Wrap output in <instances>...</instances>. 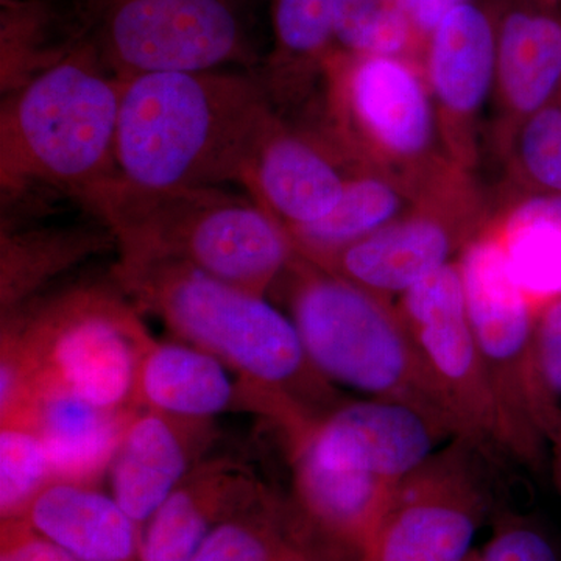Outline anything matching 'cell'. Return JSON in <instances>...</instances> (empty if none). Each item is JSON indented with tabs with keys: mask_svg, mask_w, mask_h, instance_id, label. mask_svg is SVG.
<instances>
[{
	"mask_svg": "<svg viewBox=\"0 0 561 561\" xmlns=\"http://www.w3.org/2000/svg\"><path fill=\"white\" fill-rule=\"evenodd\" d=\"M309 359L339 386L426 413L453 438L398 306L295 254L275 284Z\"/></svg>",
	"mask_w": 561,
	"mask_h": 561,
	"instance_id": "8992f818",
	"label": "cell"
},
{
	"mask_svg": "<svg viewBox=\"0 0 561 561\" xmlns=\"http://www.w3.org/2000/svg\"><path fill=\"white\" fill-rule=\"evenodd\" d=\"M468 2L471 0H411L413 24H415L416 35H419L421 51H423L427 36L435 31V27L453 10L459 9L460 5Z\"/></svg>",
	"mask_w": 561,
	"mask_h": 561,
	"instance_id": "d590c367",
	"label": "cell"
},
{
	"mask_svg": "<svg viewBox=\"0 0 561 561\" xmlns=\"http://www.w3.org/2000/svg\"><path fill=\"white\" fill-rule=\"evenodd\" d=\"M335 5L337 0H273V49L260 77L276 110L323 77L334 49Z\"/></svg>",
	"mask_w": 561,
	"mask_h": 561,
	"instance_id": "cb8c5ba5",
	"label": "cell"
},
{
	"mask_svg": "<svg viewBox=\"0 0 561 561\" xmlns=\"http://www.w3.org/2000/svg\"><path fill=\"white\" fill-rule=\"evenodd\" d=\"M457 261L468 319L500 408L505 453L540 470L549 454V427L561 408L545 397L535 370L538 306L513 275L491 228L479 231Z\"/></svg>",
	"mask_w": 561,
	"mask_h": 561,
	"instance_id": "52a82bcc",
	"label": "cell"
},
{
	"mask_svg": "<svg viewBox=\"0 0 561 561\" xmlns=\"http://www.w3.org/2000/svg\"><path fill=\"white\" fill-rule=\"evenodd\" d=\"M323 77L339 139L379 169L434 180L437 108L423 69L408 57H357L332 49ZM448 173V172H443ZM398 179V176H397Z\"/></svg>",
	"mask_w": 561,
	"mask_h": 561,
	"instance_id": "9c48e42d",
	"label": "cell"
},
{
	"mask_svg": "<svg viewBox=\"0 0 561 561\" xmlns=\"http://www.w3.org/2000/svg\"><path fill=\"white\" fill-rule=\"evenodd\" d=\"M79 203L113 236L122 262H181L267 297L294 261L286 228L221 187L158 190L114 176Z\"/></svg>",
	"mask_w": 561,
	"mask_h": 561,
	"instance_id": "3957f363",
	"label": "cell"
},
{
	"mask_svg": "<svg viewBox=\"0 0 561 561\" xmlns=\"http://www.w3.org/2000/svg\"><path fill=\"white\" fill-rule=\"evenodd\" d=\"M481 449L453 442L409 474L391 494L365 561H468L490 511L479 467Z\"/></svg>",
	"mask_w": 561,
	"mask_h": 561,
	"instance_id": "30bf717a",
	"label": "cell"
},
{
	"mask_svg": "<svg viewBox=\"0 0 561 561\" xmlns=\"http://www.w3.org/2000/svg\"><path fill=\"white\" fill-rule=\"evenodd\" d=\"M397 306L453 438H463L481 451L505 453L501 412L468 319L459 261L404 291Z\"/></svg>",
	"mask_w": 561,
	"mask_h": 561,
	"instance_id": "8fae6325",
	"label": "cell"
},
{
	"mask_svg": "<svg viewBox=\"0 0 561 561\" xmlns=\"http://www.w3.org/2000/svg\"><path fill=\"white\" fill-rule=\"evenodd\" d=\"M294 502L302 522L324 540L364 557L400 483L324 467L302 449L290 451Z\"/></svg>",
	"mask_w": 561,
	"mask_h": 561,
	"instance_id": "ffe728a7",
	"label": "cell"
},
{
	"mask_svg": "<svg viewBox=\"0 0 561 561\" xmlns=\"http://www.w3.org/2000/svg\"><path fill=\"white\" fill-rule=\"evenodd\" d=\"M300 529L294 502L267 490L210 531L192 561H278Z\"/></svg>",
	"mask_w": 561,
	"mask_h": 561,
	"instance_id": "4316f807",
	"label": "cell"
},
{
	"mask_svg": "<svg viewBox=\"0 0 561 561\" xmlns=\"http://www.w3.org/2000/svg\"><path fill=\"white\" fill-rule=\"evenodd\" d=\"M561 99V98H560Z\"/></svg>",
	"mask_w": 561,
	"mask_h": 561,
	"instance_id": "60d3db41",
	"label": "cell"
},
{
	"mask_svg": "<svg viewBox=\"0 0 561 561\" xmlns=\"http://www.w3.org/2000/svg\"><path fill=\"white\" fill-rule=\"evenodd\" d=\"M228 370L224 362L191 343L153 339L140 359L135 409L198 421L249 412L245 387Z\"/></svg>",
	"mask_w": 561,
	"mask_h": 561,
	"instance_id": "d6986e66",
	"label": "cell"
},
{
	"mask_svg": "<svg viewBox=\"0 0 561 561\" xmlns=\"http://www.w3.org/2000/svg\"><path fill=\"white\" fill-rule=\"evenodd\" d=\"M511 154L529 192L561 197V99L513 127Z\"/></svg>",
	"mask_w": 561,
	"mask_h": 561,
	"instance_id": "4dcf8cb0",
	"label": "cell"
},
{
	"mask_svg": "<svg viewBox=\"0 0 561 561\" xmlns=\"http://www.w3.org/2000/svg\"><path fill=\"white\" fill-rule=\"evenodd\" d=\"M122 81L87 41L3 95L2 209L38 194L81 195L117 172Z\"/></svg>",
	"mask_w": 561,
	"mask_h": 561,
	"instance_id": "5b68a950",
	"label": "cell"
},
{
	"mask_svg": "<svg viewBox=\"0 0 561 561\" xmlns=\"http://www.w3.org/2000/svg\"><path fill=\"white\" fill-rule=\"evenodd\" d=\"M51 482L49 457L38 432L27 421H0V515L22 518Z\"/></svg>",
	"mask_w": 561,
	"mask_h": 561,
	"instance_id": "f546056e",
	"label": "cell"
},
{
	"mask_svg": "<svg viewBox=\"0 0 561 561\" xmlns=\"http://www.w3.org/2000/svg\"><path fill=\"white\" fill-rule=\"evenodd\" d=\"M513 275L540 308L561 297V197L529 192L491 227Z\"/></svg>",
	"mask_w": 561,
	"mask_h": 561,
	"instance_id": "484cf974",
	"label": "cell"
},
{
	"mask_svg": "<svg viewBox=\"0 0 561 561\" xmlns=\"http://www.w3.org/2000/svg\"><path fill=\"white\" fill-rule=\"evenodd\" d=\"M496 91L513 127L561 98V13L534 0L496 14Z\"/></svg>",
	"mask_w": 561,
	"mask_h": 561,
	"instance_id": "ac0fdd59",
	"label": "cell"
},
{
	"mask_svg": "<svg viewBox=\"0 0 561 561\" xmlns=\"http://www.w3.org/2000/svg\"><path fill=\"white\" fill-rule=\"evenodd\" d=\"M534 2L545 7V9L559 11V13H561V0H534Z\"/></svg>",
	"mask_w": 561,
	"mask_h": 561,
	"instance_id": "74e56055",
	"label": "cell"
},
{
	"mask_svg": "<svg viewBox=\"0 0 561 561\" xmlns=\"http://www.w3.org/2000/svg\"><path fill=\"white\" fill-rule=\"evenodd\" d=\"M478 561H561V552L549 531L518 513H500L493 534L478 551Z\"/></svg>",
	"mask_w": 561,
	"mask_h": 561,
	"instance_id": "1f68e13d",
	"label": "cell"
},
{
	"mask_svg": "<svg viewBox=\"0 0 561 561\" xmlns=\"http://www.w3.org/2000/svg\"><path fill=\"white\" fill-rule=\"evenodd\" d=\"M548 449L552 461L553 479L561 493V411L549 427Z\"/></svg>",
	"mask_w": 561,
	"mask_h": 561,
	"instance_id": "8d00e7d4",
	"label": "cell"
},
{
	"mask_svg": "<svg viewBox=\"0 0 561 561\" xmlns=\"http://www.w3.org/2000/svg\"><path fill=\"white\" fill-rule=\"evenodd\" d=\"M214 421L176 419L133 409L110 468L111 490L128 515L144 526L216 440Z\"/></svg>",
	"mask_w": 561,
	"mask_h": 561,
	"instance_id": "9a60e30c",
	"label": "cell"
},
{
	"mask_svg": "<svg viewBox=\"0 0 561 561\" xmlns=\"http://www.w3.org/2000/svg\"><path fill=\"white\" fill-rule=\"evenodd\" d=\"M353 175L323 140L284 124L278 114L249 165L242 186L284 228L323 219Z\"/></svg>",
	"mask_w": 561,
	"mask_h": 561,
	"instance_id": "2e32d148",
	"label": "cell"
},
{
	"mask_svg": "<svg viewBox=\"0 0 561 561\" xmlns=\"http://www.w3.org/2000/svg\"><path fill=\"white\" fill-rule=\"evenodd\" d=\"M496 16L472 0L453 10L424 43V77L457 165L470 161L471 125L496 88Z\"/></svg>",
	"mask_w": 561,
	"mask_h": 561,
	"instance_id": "4fadbf2b",
	"label": "cell"
},
{
	"mask_svg": "<svg viewBox=\"0 0 561 561\" xmlns=\"http://www.w3.org/2000/svg\"><path fill=\"white\" fill-rule=\"evenodd\" d=\"M301 518V516H300ZM278 561H365L357 556L324 540L301 519V529L289 549Z\"/></svg>",
	"mask_w": 561,
	"mask_h": 561,
	"instance_id": "e575fe53",
	"label": "cell"
},
{
	"mask_svg": "<svg viewBox=\"0 0 561 561\" xmlns=\"http://www.w3.org/2000/svg\"><path fill=\"white\" fill-rule=\"evenodd\" d=\"M50 11L44 0L2 3L0 84L2 95L20 90L33 77L65 58L81 39L51 36Z\"/></svg>",
	"mask_w": 561,
	"mask_h": 561,
	"instance_id": "83f0119b",
	"label": "cell"
},
{
	"mask_svg": "<svg viewBox=\"0 0 561 561\" xmlns=\"http://www.w3.org/2000/svg\"><path fill=\"white\" fill-rule=\"evenodd\" d=\"M99 224V221H98ZM116 247L111 232L94 227H44L0 232V309L2 317L35 300L51 279L94 254Z\"/></svg>",
	"mask_w": 561,
	"mask_h": 561,
	"instance_id": "603a6c76",
	"label": "cell"
},
{
	"mask_svg": "<svg viewBox=\"0 0 561 561\" xmlns=\"http://www.w3.org/2000/svg\"><path fill=\"white\" fill-rule=\"evenodd\" d=\"M117 286L181 339L224 362L245 387L250 412L275 424L289 448L343 400L309 359L289 316L267 297L181 262H122Z\"/></svg>",
	"mask_w": 561,
	"mask_h": 561,
	"instance_id": "6da1fadb",
	"label": "cell"
},
{
	"mask_svg": "<svg viewBox=\"0 0 561 561\" xmlns=\"http://www.w3.org/2000/svg\"><path fill=\"white\" fill-rule=\"evenodd\" d=\"M125 297L119 286L81 284L3 316L0 404L69 394L106 411L135 409L153 337Z\"/></svg>",
	"mask_w": 561,
	"mask_h": 561,
	"instance_id": "277c9868",
	"label": "cell"
},
{
	"mask_svg": "<svg viewBox=\"0 0 561 561\" xmlns=\"http://www.w3.org/2000/svg\"><path fill=\"white\" fill-rule=\"evenodd\" d=\"M81 2L83 38L119 80L254 65L242 0Z\"/></svg>",
	"mask_w": 561,
	"mask_h": 561,
	"instance_id": "ba28073f",
	"label": "cell"
},
{
	"mask_svg": "<svg viewBox=\"0 0 561 561\" xmlns=\"http://www.w3.org/2000/svg\"><path fill=\"white\" fill-rule=\"evenodd\" d=\"M408 184L389 173H353L341 202L323 219L286 228L297 254L317 262L367 238L409 209Z\"/></svg>",
	"mask_w": 561,
	"mask_h": 561,
	"instance_id": "d4e9b609",
	"label": "cell"
},
{
	"mask_svg": "<svg viewBox=\"0 0 561 561\" xmlns=\"http://www.w3.org/2000/svg\"><path fill=\"white\" fill-rule=\"evenodd\" d=\"M0 561H79L25 518L2 519Z\"/></svg>",
	"mask_w": 561,
	"mask_h": 561,
	"instance_id": "836d02e7",
	"label": "cell"
},
{
	"mask_svg": "<svg viewBox=\"0 0 561 561\" xmlns=\"http://www.w3.org/2000/svg\"><path fill=\"white\" fill-rule=\"evenodd\" d=\"M476 234L459 213L412 210L312 264L391 298L456 262Z\"/></svg>",
	"mask_w": 561,
	"mask_h": 561,
	"instance_id": "5bb4252c",
	"label": "cell"
},
{
	"mask_svg": "<svg viewBox=\"0 0 561 561\" xmlns=\"http://www.w3.org/2000/svg\"><path fill=\"white\" fill-rule=\"evenodd\" d=\"M468 561H478V551L472 552V556L470 557V560Z\"/></svg>",
	"mask_w": 561,
	"mask_h": 561,
	"instance_id": "ab89813d",
	"label": "cell"
},
{
	"mask_svg": "<svg viewBox=\"0 0 561 561\" xmlns=\"http://www.w3.org/2000/svg\"><path fill=\"white\" fill-rule=\"evenodd\" d=\"M534 359L542 393L551 404L561 408V297L538 308L534 327Z\"/></svg>",
	"mask_w": 561,
	"mask_h": 561,
	"instance_id": "d6a6232c",
	"label": "cell"
},
{
	"mask_svg": "<svg viewBox=\"0 0 561 561\" xmlns=\"http://www.w3.org/2000/svg\"><path fill=\"white\" fill-rule=\"evenodd\" d=\"M131 411H106L69 394H44L24 421L46 448L51 481L95 485L113 465Z\"/></svg>",
	"mask_w": 561,
	"mask_h": 561,
	"instance_id": "7402d4cb",
	"label": "cell"
},
{
	"mask_svg": "<svg viewBox=\"0 0 561 561\" xmlns=\"http://www.w3.org/2000/svg\"><path fill=\"white\" fill-rule=\"evenodd\" d=\"M117 172L158 190L243 183L278 110L249 69L121 80Z\"/></svg>",
	"mask_w": 561,
	"mask_h": 561,
	"instance_id": "7a4b0ae2",
	"label": "cell"
},
{
	"mask_svg": "<svg viewBox=\"0 0 561 561\" xmlns=\"http://www.w3.org/2000/svg\"><path fill=\"white\" fill-rule=\"evenodd\" d=\"M334 49L357 57H408L421 50L411 0H337Z\"/></svg>",
	"mask_w": 561,
	"mask_h": 561,
	"instance_id": "f1b7e54d",
	"label": "cell"
},
{
	"mask_svg": "<svg viewBox=\"0 0 561 561\" xmlns=\"http://www.w3.org/2000/svg\"><path fill=\"white\" fill-rule=\"evenodd\" d=\"M451 437L426 413L401 402L343 401L289 451L302 449L324 467L401 483Z\"/></svg>",
	"mask_w": 561,
	"mask_h": 561,
	"instance_id": "7c38bea8",
	"label": "cell"
},
{
	"mask_svg": "<svg viewBox=\"0 0 561 561\" xmlns=\"http://www.w3.org/2000/svg\"><path fill=\"white\" fill-rule=\"evenodd\" d=\"M27 2V0H2V3Z\"/></svg>",
	"mask_w": 561,
	"mask_h": 561,
	"instance_id": "f35d334b",
	"label": "cell"
},
{
	"mask_svg": "<svg viewBox=\"0 0 561 561\" xmlns=\"http://www.w3.org/2000/svg\"><path fill=\"white\" fill-rule=\"evenodd\" d=\"M265 491L247 465L203 460L140 527L139 561H192L210 531Z\"/></svg>",
	"mask_w": 561,
	"mask_h": 561,
	"instance_id": "e0dca14e",
	"label": "cell"
},
{
	"mask_svg": "<svg viewBox=\"0 0 561 561\" xmlns=\"http://www.w3.org/2000/svg\"><path fill=\"white\" fill-rule=\"evenodd\" d=\"M22 518L79 561H139L142 526L95 485L51 481Z\"/></svg>",
	"mask_w": 561,
	"mask_h": 561,
	"instance_id": "44dd1931",
	"label": "cell"
}]
</instances>
